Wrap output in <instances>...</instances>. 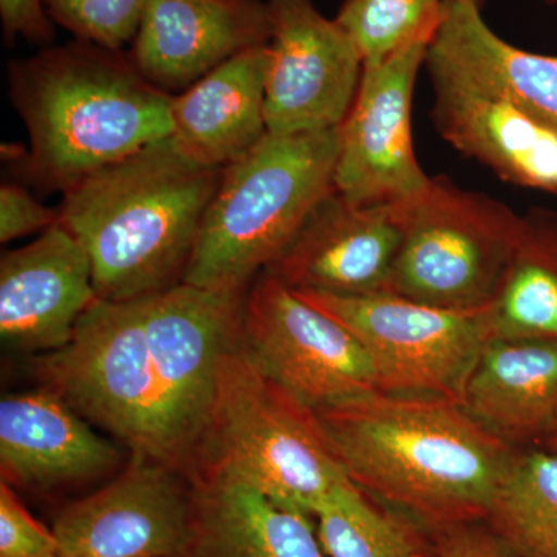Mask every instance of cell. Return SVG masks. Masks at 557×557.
<instances>
[{
	"label": "cell",
	"mask_w": 557,
	"mask_h": 557,
	"mask_svg": "<svg viewBox=\"0 0 557 557\" xmlns=\"http://www.w3.org/2000/svg\"><path fill=\"white\" fill-rule=\"evenodd\" d=\"M58 222L60 208L44 207L24 186L3 183L0 188V242L3 245L44 233Z\"/></svg>",
	"instance_id": "28"
},
{
	"label": "cell",
	"mask_w": 557,
	"mask_h": 557,
	"mask_svg": "<svg viewBox=\"0 0 557 557\" xmlns=\"http://www.w3.org/2000/svg\"><path fill=\"white\" fill-rule=\"evenodd\" d=\"M446 0H341L335 21L354 40L364 65L429 44L442 21Z\"/></svg>",
	"instance_id": "25"
},
{
	"label": "cell",
	"mask_w": 557,
	"mask_h": 557,
	"mask_svg": "<svg viewBox=\"0 0 557 557\" xmlns=\"http://www.w3.org/2000/svg\"><path fill=\"white\" fill-rule=\"evenodd\" d=\"M490 339L557 341V211L531 208L485 309Z\"/></svg>",
	"instance_id": "22"
},
{
	"label": "cell",
	"mask_w": 557,
	"mask_h": 557,
	"mask_svg": "<svg viewBox=\"0 0 557 557\" xmlns=\"http://www.w3.org/2000/svg\"><path fill=\"white\" fill-rule=\"evenodd\" d=\"M458 401L512 448H544L557 432V341H487Z\"/></svg>",
	"instance_id": "19"
},
{
	"label": "cell",
	"mask_w": 557,
	"mask_h": 557,
	"mask_svg": "<svg viewBox=\"0 0 557 557\" xmlns=\"http://www.w3.org/2000/svg\"><path fill=\"white\" fill-rule=\"evenodd\" d=\"M465 2H474V3H479V5H480V0H465Z\"/></svg>",
	"instance_id": "33"
},
{
	"label": "cell",
	"mask_w": 557,
	"mask_h": 557,
	"mask_svg": "<svg viewBox=\"0 0 557 557\" xmlns=\"http://www.w3.org/2000/svg\"><path fill=\"white\" fill-rule=\"evenodd\" d=\"M544 448L553 449V450H556V453H557V432H556L555 437L549 440L548 445L544 446Z\"/></svg>",
	"instance_id": "31"
},
{
	"label": "cell",
	"mask_w": 557,
	"mask_h": 557,
	"mask_svg": "<svg viewBox=\"0 0 557 557\" xmlns=\"http://www.w3.org/2000/svg\"><path fill=\"white\" fill-rule=\"evenodd\" d=\"M97 300L89 255L61 222L2 252L0 338L7 347L35 357L64 347Z\"/></svg>",
	"instance_id": "14"
},
{
	"label": "cell",
	"mask_w": 557,
	"mask_h": 557,
	"mask_svg": "<svg viewBox=\"0 0 557 557\" xmlns=\"http://www.w3.org/2000/svg\"><path fill=\"white\" fill-rule=\"evenodd\" d=\"M11 102L30 148L17 170L39 193L87 175L172 135V95L139 73L129 51L72 39L9 65Z\"/></svg>",
	"instance_id": "3"
},
{
	"label": "cell",
	"mask_w": 557,
	"mask_h": 557,
	"mask_svg": "<svg viewBox=\"0 0 557 557\" xmlns=\"http://www.w3.org/2000/svg\"><path fill=\"white\" fill-rule=\"evenodd\" d=\"M338 129L260 139L223 168L183 284L247 295L335 190Z\"/></svg>",
	"instance_id": "5"
},
{
	"label": "cell",
	"mask_w": 557,
	"mask_h": 557,
	"mask_svg": "<svg viewBox=\"0 0 557 557\" xmlns=\"http://www.w3.org/2000/svg\"><path fill=\"white\" fill-rule=\"evenodd\" d=\"M431 119L440 137L519 188L557 197V134L507 101L446 79H431Z\"/></svg>",
	"instance_id": "18"
},
{
	"label": "cell",
	"mask_w": 557,
	"mask_h": 557,
	"mask_svg": "<svg viewBox=\"0 0 557 557\" xmlns=\"http://www.w3.org/2000/svg\"><path fill=\"white\" fill-rule=\"evenodd\" d=\"M239 347L263 376L314 412L380 392L357 336L267 273L245 295Z\"/></svg>",
	"instance_id": "9"
},
{
	"label": "cell",
	"mask_w": 557,
	"mask_h": 557,
	"mask_svg": "<svg viewBox=\"0 0 557 557\" xmlns=\"http://www.w3.org/2000/svg\"><path fill=\"white\" fill-rule=\"evenodd\" d=\"M239 346L220 364L214 403L186 478L247 486L314 519L350 479L317 412L263 376Z\"/></svg>",
	"instance_id": "6"
},
{
	"label": "cell",
	"mask_w": 557,
	"mask_h": 557,
	"mask_svg": "<svg viewBox=\"0 0 557 557\" xmlns=\"http://www.w3.org/2000/svg\"><path fill=\"white\" fill-rule=\"evenodd\" d=\"M222 171L190 160L170 137L62 194L61 225L89 255L98 299L182 284Z\"/></svg>",
	"instance_id": "4"
},
{
	"label": "cell",
	"mask_w": 557,
	"mask_h": 557,
	"mask_svg": "<svg viewBox=\"0 0 557 557\" xmlns=\"http://www.w3.org/2000/svg\"><path fill=\"white\" fill-rule=\"evenodd\" d=\"M314 520L329 557H440L423 523L369 496L351 480L333 491Z\"/></svg>",
	"instance_id": "24"
},
{
	"label": "cell",
	"mask_w": 557,
	"mask_h": 557,
	"mask_svg": "<svg viewBox=\"0 0 557 557\" xmlns=\"http://www.w3.org/2000/svg\"><path fill=\"white\" fill-rule=\"evenodd\" d=\"M269 44L242 51L178 95H172V135L197 163L223 168L269 134L265 79Z\"/></svg>",
	"instance_id": "20"
},
{
	"label": "cell",
	"mask_w": 557,
	"mask_h": 557,
	"mask_svg": "<svg viewBox=\"0 0 557 557\" xmlns=\"http://www.w3.org/2000/svg\"><path fill=\"white\" fill-rule=\"evenodd\" d=\"M399 242L398 205L359 207L333 190L263 273L295 292H386Z\"/></svg>",
	"instance_id": "13"
},
{
	"label": "cell",
	"mask_w": 557,
	"mask_h": 557,
	"mask_svg": "<svg viewBox=\"0 0 557 557\" xmlns=\"http://www.w3.org/2000/svg\"><path fill=\"white\" fill-rule=\"evenodd\" d=\"M270 36L267 0H148L129 54L149 83L178 95Z\"/></svg>",
	"instance_id": "15"
},
{
	"label": "cell",
	"mask_w": 557,
	"mask_h": 557,
	"mask_svg": "<svg viewBox=\"0 0 557 557\" xmlns=\"http://www.w3.org/2000/svg\"><path fill=\"white\" fill-rule=\"evenodd\" d=\"M148 0H46L47 13L73 39L121 51L134 42Z\"/></svg>",
	"instance_id": "26"
},
{
	"label": "cell",
	"mask_w": 557,
	"mask_h": 557,
	"mask_svg": "<svg viewBox=\"0 0 557 557\" xmlns=\"http://www.w3.org/2000/svg\"><path fill=\"white\" fill-rule=\"evenodd\" d=\"M296 293L357 336L384 394L458 399L469 370L490 341L485 309H438L387 292Z\"/></svg>",
	"instance_id": "8"
},
{
	"label": "cell",
	"mask_w": 557,
	"mask_h": 557,
	"mask_svg": "<svg viewBox=\"0 0 557 557\" xmlns=\"http://www.w3.org/2000/svg\"><path fill=\"white\" fill-rule=\"evenodd\" d=\"M424 67L431 79L507 101L557 134V54L511 46L487 27L479 3L446 0Z\"/></svg>",
	"instance_id": "17"
},
{
	"label": "cell",
	"mask_w": 557,
	"mask_h": 557,
	"mask_svg": "<svg viewBox=\"0 0 557 557\" xmlns=\"http://www.w3.org/2000/svg\"><path fill=\"white\" fill-rule=\"evenodd\" d=\"M190 485L189 534L180 557H329L311 516L247 486Z\"/></svg>",
	"instance_id": "21"
},
{
	"label": "cell",
	"mask_w": 557,
	"mask_h": 557,
	"mask_svg": "<svg viewBox=\"0 0 557 557\" xmlns=\"http://www.w3.org/2000/svg\"><path fill=\"white\" fill-rule=\"evenodd\" d=\"M429 44L364 65L357 97L338 127L335 190L359 207L398 205L431 183L418 163L410 127L413 89Z\"/></svg>",
	"instance_id": "11"
},
{
	"label": "cell",
	"mask_w": 557,
	"mask_h": 557,
	"mask_svg": "<svg viewBox=\"0 0 557 557\" xmlns=\"http://www.w3.org/2000/svg\"><path fill=\"white\" fill-rule=\"evenodd\" d=\"M112 440L46 387L0 401V474L11 487L51 491L109 474L121 463Z\"/></svg>",
	"instance_id": "16"
},
{
	"label": "cell",
	"mask_w": 557,
	"mask_h": 557,
	"mask_svg": "<svg viewBox=\"0 0 557 557\" xmlns=\"http://www.w3.org/2000/svg\"><path fill=\"white\" fill-rule=\"evenodd\" d=\"M317 416L348 479L429 530L483 522L516 453L454 398L376 392Z\"/></svg>",
	"instance_id": "2"
},
{
	"label": "cell",
	"mask_w": 557,
	"mask_h": 557,
	"mask_svg": "<svg viewBox=\"0 0 557 557\" xmlns=\"http://www.w3.org/2000/svg\"><path fill=\"white\" fill-rule=\"evenodd\" d=\"M190 511L185 474L132 457L109 485L62 509L51 531L62 557H180Z\"/></svg>",
	"instance_id": "12"
},
{
	"label": "cell",
	"mask_w": 557,
	"mask_h": 557,
	"mask_svg": "<svg viewBox=\"0 0 557 557\" xmlns=\"http://www.w3.org/2000/svg\"><path fill=\"white\" fill-rule=\"evenodd\" d=\"M483 523L511 557H557V453L516 449Z\"/></svg>",
	"instance_id": "23"
},
{
	"label": "cell",
	"mask_w": 557,
	"mask_h": 557,
	"mask_svg": "<svg viewBox=\"0 0 557 557\" xmlns=\"http://www.w3.org/2000/svg\"><path fill=\"white\" fill-rule=\"evenodd\" d=\"M265 120L271 135L338 129L361 81L354 40L313 0H267Z\"/></svg>",
	"instance_id": "10"
},
{
	"label": "cell",
	"mask_w": 557,
	"mask_h": 557,
	"mask_svg": "<svg viewBox=\"0 0 557 557\" xmlns=\"http://www.w3.org/2000/svg\"><path fill=\"white\" fill-rule=\"evenodd\" d=\"M429 531L437 544L440 557H511L483 522L457 523Z\"/></svg>",
	"instance_id": "30"
},
{
	"label": "cell",
	"mask_w": 557,
	"mask_h": 557,
	"mask_svg": "<svg viewBox=\"0 0 557 557\" xmlns=\"http://www.w3.org/2000/svg\"><path fill=\"white\" fill-rule=\"evenodd\" d=\"M245 295L178 284L98 299L72 339L38 355L40 387L67 401L131 457L186 475L214 403L220 364L240 344Z\"/></svg>",
	"instance_id": "1"
},
{
	"label": "cell",
	"mask_w": 557,
	"mask_h": 557,
	"mask_svg": "<svg viewBox=\"0 0 557 557\" xmlns=\"http://www.w3.org/2000/svg\"><path fill=\"white\" fill-rule=\"evenodd\" d=\"M0 24L5 44L24 39L36 46H49L54 38L46 0H0Z\"/></svg>",
	"instance_id": "29"
},
{
	"label": "cell",
	"mask_w": 557,
	"mask_h": 557,
	"mask_svg": "<svg viewBox=\"0 0 557 557\" xmlns=\"http://www.w3.org/2000/svg\"><path fill=\"white\" fill-rule=\"evenodd\" d=\"M401 242L387 293L456 311L483 310L518 247L522 215L448 177L398 203Z\"/></svg>",
	"instance_id": "7"
},
{
	"label": "cell",
	"mask_w": 557,
	"mask_h": 557,
	"mask_svg": "<svg viewBox=\"0 0 557 557\" xmlns=\"http://www.w3.org/2000/svg\"><path fill=\"white\" fill-rule=\"evenodd\" d=\"M0 557H62L53 531L40 525L9 483H0Z\"/></svg>",
	"instance_id": "27"
},
{
	"label": "cell",
	"mask_w": 557,
	"mask_h": 557,
	"mask_svg": "<svg viewBox=\"0 0 557 557\" xmlns=\"http://www.w3.org/2000/svg\"><path fill=\"white\" fill-rule=\"evenodd\" d=\"M545 2H547L548 5H557V0H545Z\"/></svg>",
	"instance_id": "32"
}]
</instances>
